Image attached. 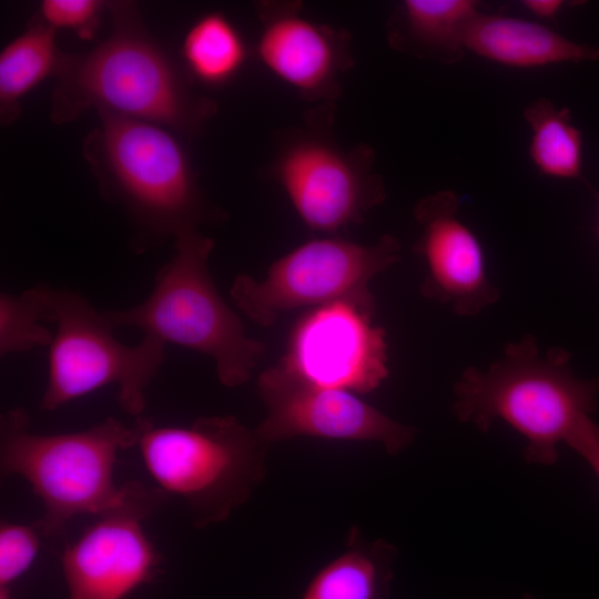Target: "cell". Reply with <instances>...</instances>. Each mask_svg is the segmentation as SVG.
Masks as SVG:
<instances>
[{"label": "cell", "mask_w": 599, "mask_h": 599, "mask_svg": "<svg viewBox=\"0 0 599 599\" xmlns=\"http://www.w3.org/2000/svg\"><path fill=\"white\" fill-rule=\"evenodd\" d=\"M521 6L541 19H555L566 6L562 0H522Z\"/></svg>", "instance_id": "d4e9b609"}, {"label": "cell", "mask_w": 599, "mask_h": 599, "mask_svg": "<svg viewBox=\"0 0 599 599\" xmlns=\"http://www.w3.org/2000/svg\"><path fill=\"white\" fill-rule=\"evenodd\" d=\"M475 0H405L389 23V41L398 50L447 64L466 52L465 34L479 12Z\"/></svg>", "instance_id": "2e32d148"}, {"label": "cell", "mask_w": 599, "mask_h": 599, "mask_svg": "<svg viewBox=\"0 0 599 599\" xmlns=\"http://www.w3.org/2000/svg\"><path fill=\"white\" fill-rule=\"evenodd\" d=\"M465 49L518 69L599 61V45L576 42L531 20L480 11L467 28Z\"/></svg>", "instance_id": "9a60e30c"}, {"label": "cell", "mask_w": 599, "mask_h": 599, "mask_svg": "<svg viewBox=\"0 0 599 599\" xmlns=\"http://www.w3.org/2000/svg\"><path fill=\"white\" fill-rule=\"evenodd\" d=\"M33 526L2 521L0 526V599H11L10 586L29 569L40 546Z\"/></svg>", "instance_id": "7402d4cb"}, {"label": "cell", "mask_w": 599, "mask_h": 599, "mask_svg": "<svg viewBox=\"0 0 599 599\" xmlns=\"http://www.w3.org/2000/svg\"><path fill=\"white\" fill-rule=\"evenodd\" d=\"M522 599H536V598H534L532 596L526 593Z\"/></svg>", "instance_id": "484cf974"}, {"label": "cell", "mask_w": 599, "mask_h": 599, "mask_svg": "<svg viewBox=\"0 0 599 599\" xmlns=\"http://www.w3.org/2000/svg\"><path fill=\"white\" fill-rule=\"evenodd\" d=\"M167 494L143 483L124 505L97 516L61 557L69 599H125L151 581L161 562L142 521L159 510Z\"/></svg>", "instance_id": "30bf717a"}, {"label": "cell", "mask_w": 599, "mask_h": 599, "mask_svg": "<svg viewBox=\"0 0 599 599\" xmlns=\"http://www.w3.org/2000/svg\"><path fill=\"white\" fill-rule=\"evenodd\" d=\"M257 55L280 80L312 97L328 92L346 65L341 33L313 22L296 9L264 11Z\"/></svg>", "instance_id": "5bb4252c"}, {"label": "cell", "mask_w": 599, "mask_h": 599, "mask_svg": "<svg viewBox=\"0 0 599 599\" xmlns=\"http://www.w3.org/2000/svg\"><path fill=\"white\" fill-rule=\"evenodd\" d=\"M53 28L37 16L0 53V119L8 125L21 112V99L49 77L59 74L67 53L55 44Z\"/></svg>", "instance_id": "ac0fdd59"}, {"label": "cell", "mask_w": 599, "mask_h": 599, "mask_svg": "<svg viewBox=\"0 0 599 599\" xmlns=\"http://www.w3.org/2000/svg\"><path fill=\"white\" fill-rule=\"evenodd\" d=\"M257 389L266 416L255 430L270 445L311 436L375 441L397 455L416 436L414 427L395 422L352 392L309 383L281 361L260 374Z\"/></svg>", "instance_id": "9c48e42d"}, {"label": "cell", "mask_w": 599, "mask_h": 599, "mask_svg": "<svg viewBox=\"0 0 599 599\" xmlns=\"http://www.w3.org/2000/svg\"><path fill=\"white\" fill-rule=\"evenodd\" d=\"M181 57L190 77L209 87H220L242 69L247 49L236 27L224 14L210 12L185 33Z\"/></svg>", "instance_id": "ffe728a7"}, {"label": "cell", "mask_w": 599, "mask_h": 599, "mask_svg": "<svg viewBox=\"0 0 599 599\" xmlns=\"http://www.w3.org/2000/svg\"><path fill=\"white\" fill-rule=\"evenodd\" d=\"M397 548L353 526L342 554L321 568L301 599H388Z\"/></svg>", "instance_id": "e0dca14e"}, {"label": "cell", "mask_w": 599, "mask_h": 599, "mask_svg": "<svg viewBox=\"0 0 599 599\" xmlns=\"http://www.w3.org/2000/svg\"><path fill=\"white\" fill-rule=\"evenodd\" d=\"M136 423L145 467L158 487L184 499L196 529L225 521L265 478L271 445L235 416H201L183 427Z\"/></svg>", "instance_id": "8992f818"}, {"label": "cell", "mask_w": 599, "mask_h": 599, "mask_svg": "<svg viewBox=\"0 0 599 599\" xmlns=\"http://www.w3.org/2000/svg\"><path fill=\"white\" fill-rule=\"evenodd\" d=\"M372 163L367 148L345 151L325 139L301 136L282 149L274 173L301 220L329 233L384 201L383 182Z\"/></svg>", "instance_id": "8fae6325"}, {"label": "cell", "mask_w": 599, "mask_h": 599, "mask_svg": "<svg viewBox=\"0 0 599 599\" xmlns=\"http://www.w3.org/2000/svg\"><path fill=\"white\" fill-rule=\"evenodd\" d=\"M459 196L438 191L417 202L414 215L422 229L415 251L426 263L420 293L451 306L459 316H476L499 298L489 280L479 238L459 217Z\"/></svg>", "instance_id": "4fadbf2b"}, {"label": "cell", "mask_w": 599, "mask_h": 599, "mask_svg": "<svg viewBox=\"0 0 599 599\" xmlns=\"http://www.w3.org/2000/svg\"><path fill=\"white\" fill-rule=\"evenodd\" d=\"M374 308L353 301L317 306L294 327L281 362L319 386L373 392L388 376L385 332L372 323Z\"/></svg>", "instance_id": "7c38bea8"}, {"label": "cell", "mask_w": 599, "mask_h": 599, "mask_svg": "<svg viewBox=\"0 0 599 599\" xmlns=\"http://www.w3.org/2000/svg\"><path fill=\"white\" fill-rule=\"evenodd\" d=\"M599 203V200H598ZM598 235H599V207H598Z\"/></svg>", "instance_id": "4316f807"}, {"label": "cell", "mask_w": 599, "mask_h": 599, "mask_svg": "<svg viewBox=\"0 0 599 599\" xmlns=\"http://www.w3.org/2000/svg\"><path fill=\"white\" fill-rule=\"evenodd\" d=\"M138 438L136 420L129 427L113 417L80 432L37 434L24 408H10L0 418L1 474L30 484L44 507L34 526L54 538L72 518L100 516L133 497L142 483L119 486L113 471L119 451L135 446Z\"/></svg>", "instance_id": "3957f363"}, {"label": "cell", "mask_w": 599, "mask_h": 599, "mask_svg": "<svg viewBox=\"0 0 599 599\" xmlns=\"http://www.w3.org/2000/svg\"><path fill=\"white\" fill-rule=\"evenodd\" d=\"M530 129L529 156L537 171L561 180L579 179L582 172V134L568 108L540 98L524 111Z\"/></svg>", "instance_id": "d6986e66"}, {"label": "cell", "mask_w": 599, "mask_h": 599, "mask_svg": "<svg viewBox=\"0 0 599 599\" xmlns=\"http://www.w3.org/2000/svg\"><path fill=\"white\" fill-rule=\"evenodd\" d=\"M112 30L93 50L69 54L57 75L50 118L58 124L91 109L199 132L213 101L191 91L184 72L146 31L135 3L108 2Z\"/></svg>", "instance_id": "6da1fadb"}, {"label": "cell", "mask_w": 599, "mask_h": 599, "mask_svg": "<svg viewBox=\"0 0 599 599\" xmlns=\"http://www.w3.org/2000/svg\"><path fill=\"white\" fill-rule=\"evenodd\" d=\"M50 323L55 332L49 345L48 382L39 407L60 406L109 384L118 386L120 406L141 417L146 388L161 369L166 344L144 334L133 346L119 342L103 313L83 295L45 285Z\"/></svg>", "instance_id": "52a82bcc"}, {"label": "cell", "mask_w": 599, "mask_h": 599, "mask_svg": "<svg viewBox=\"0 0 599 599\" xmlns=\"http://www.w3.org/2000/svg\"><path fill=\"white\" fill-rule=\"evenodd\" d=\"M84 139L101 193L155 242L197 230L204 202L181 142L162 125L110 112Z\"/></svg>", "instance_id": "277c9868"}, {"label": "cell", "mask_w": 599, "mask_h": 599, "mask_svg": "<svg viewBox=\"0 0 599 599\" xmlns=\"http://www.w3.org/2000/svg\"><path fill=\"white\" fill-rule=\"evenodd\" d=\"M174 246V255L158 271L144 301L103 311V316L113 329L135 327L166 345L210 356L219 382L240 386L251 378L265 345L247 336L241 318L215 287L209 270L214 242L191 230L179 235Z\"/></svg>", "instance_id": "5b68a950"}, {"label": "cell", "mask_w": 599, "mask_h": 599, "mask_svg": "<svg viewBox=\"0 0 599 599\" xmlns=\"http://www.w3.org/2000/svg\"><path fill=\"white\" fill-rule=\"evenodd\" d=\"M400 258V244L383 235L374 244L341 238L306 242L274 262L264 280L240 274L230 295L260 326L273 325L287 311L353 301L375 307L370 281Z\"/></svg>", "instance_id": "ba28073f"}, {"label": "cell", "mask_w": 599, "mask_h": 599, "mask_svg": "<svg viewBox=\"0 0 599 599\" xmlns=\"http://www.w3.org/2000/svg\"><path fill=\"white\" fill-rule=\"evenodd\" d=\"M108 2L100 0H43L35 14L45 24L74 31L82 40L94 39Z\"/></svg>", "instance_id": "603a6c76"}, {"label": "cell", "mask_w": 599, "mask_h": 599, "mask_svg": "<svg viewBox=\"0 0 599 599\" xmlns=\"http://www.w3.org/2000/svg\"><path fill=\"white\" fill-rule=\"evenodd\" d=\"M453 392L459 422L487 433L501 419L527 439V463L550 466L558 461V445L597 409L599 377H576L566 349L552 347L541 355L527 334L508 343L487 369H465Z\"/></svg>", "instance_id": "7a4b0ae2"}, {"label": "cell", "mask_w": 599, "mask_h": 599, "mask_svg": "<svg viewBox=\"0 0 599 599\" xmlns=\"http://www.w3.org/2000/svg\"><path fill=\"white\" fill-rule=\"evenodd\" d=\"M45 283L20 294L0 293V355L29 352L51 344Z\"/></svg>", "instance_id": "44dd1931"}, {"label": "cell", "mask_w": 599, "mask_h": 599, "mask_svg": "<svg viewBox=\"0 0 599 599\" xmlns=\"http://www.w3.org/2000/svg\"><path fill=\"white\" fill-rule=\"evenodd\" d=\"M565 443L585 459L599 479V426L591 417H582Z\"/></svg>", "instance_id": "cb8c5ba5"}]
</instances>
